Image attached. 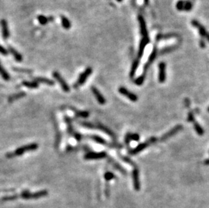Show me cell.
<instances>
[{"mask_svg":"<svg viewBox=\"0 0 209 208\" xmlns=\"http://www.w3.org/2000/svg\"><path fill=\"white\" fill-rule=\"evenodd\" d=\"M39 145L37 143H31L28 144L27 145H24V146L18 147L17 149H16L14 152L7 153L6 155V157L7 158H12L14 157H17V156H20L24 154L25 152H31V151H35L37 149Z\"/></svg>","mask_w":209,"mask_h":208,"instance_id":"obj_1","label":"cell"},{"mask_svg":"<svg viewBox=\"0 0 209 208\" xmlns=\"http://www.w3.org/2000/svg\"><path fill=\"white\" fill-rule=\"evenodd\" d=\"M157 140H158L157 138H156L155 137H152L150 138V139H148L146 141L142 143H140V145H138L136 147L134 148V149H131L129 151V154L132 155L138 154V153H140L141 152H142L143 150L146 149L148 147L150 146L151 145L155 143L157 141Z\"/></svg>","mask_w":209,"mask_h":208,"instance_id":"obj_2","label":"cell"},{"mask_svg":"<svg viewBox=\"0 0 209 208\" xmlns=\"http://www.w3.org/2000/svg\"><path fill=\"white\" fill-rule=\"evenodd\" d=\"M48 195V192L46 190H43V191H40L37 193H31L28 191H24L22 193L19 195L20 198H22L24 199H40L41 197H43Z\"/></svg>","mask_w":209,"mask_h":208,"instance_id":"obj_3","label":"cell"},{"mask_svg":"<svg viewBox=\"0 0 209 208\" xmlns=\"http://www.w3.org/2000/svg\"><path fill=\"white\" fill-rule=\"evenodd\" d=\"M91 73H92V68L90 67L87 68L86 69L82 74H80L77 81L76 82V83H75L74 85H73V87L75 88V89H77L78 87H79L81 85H83L85 82L86 80H87V78L91 74Z\"/></svg>","mask_w":209,"mask_h":208,"instance_id":"obj_4","label":"cell"},{"mask_svg":"<svg viewBox=\"0 0 209 208\" xmlns=\"http://www.w3.org/2000/svg\"><path fill=\"white\" fill-rule=\"evenodd\" d=\"M182 129H183V126L181 125V124L175 126L174 128H173L171 130H170L169 132H167L166 133L164 134L160 139V141L163 142V141H166V140H168L169 138H171L173 136H174V135H175L176 134L178 133V132L181 131Z\"/></svg>","mask_w":209,"mask_h":208,"instance_id":"obj_5","label":"cell"},{"mask_svg":"<svg viewBox=\"0 0 209 208\" xmlns=\"http://www.w3.org/2000/svg\"><path fill=\"white\" fill-rule=\"evenodd\" d=\"M107 156L105 152H90L86 153L84 156L85 160H101L104 159Z\"/></svg>","mask_w":209,"mask_h":208,"instance_id":"obj_6","label":"cell"},{"mask_svg":"<svg viewBox=\"0 0 209 208\" xmlns=\"http://www.w3.org/2000/svg\"><path fill=\"white\" fill-rule=\"evenodd\" d=\"M193 5L190 1L180 0L176 4V8L179 11H190L192 9Z\"/></svg>","mask_w":209,"mask_h":208,"instance_id":"obj_7","label":"cell"},{"mask_svg":"<svg viewBox=\"0 0 209 208\" xmlns=\"http://www.w3.org/2000/svg\"><path fill=\"white\" fill-rule=\"evenodd\" d=\"M52 75H53L54 78H55V79L57 80V81L60 83V85L62 87V90H63L64 92H70V87L68 85L66 82L65 81V80L61 77V75L58 72H54Z\"/></svg>","mask_w":209,"mask_h":208,"instance_id":"obj_8","label":"cell"},{"mask_svg":"<svg viewBox=\"0 0 209 208\" xmlns=\"http://www.w3.org/2000/svg\"><path fill=\"white\" fill-rule=\"evenodd\" d=\"M119 92L121 93V95L125 96L127 97L130 101H133V102H135L138 100L137 96L135 94V93L129 91V90H127L126 88L124 87H121L119 89Z\"/></svg>","mask_w":209,"mask_h":208,"instance_id":"obj_9","label":"cell"},{"mask_svg":"<svg viewBox=\"0 0 209 208\" xmlns=\"http://www.w3.org/2000/svg\"><path fill=\"white\" fill-rule=\"evenodd\" d=\"M132 178L135 190L139 191L140 189V171L138 168H134L132 171Z\"/></svg>","mask_w":209,"mask_h":208,"instance_id":"obj_10","label":"cell"},{"mask_svg":"<svg viewBox=\"0 0 209 208\" xmlns=\"http://www.w3.org/2000/svg\"><path fill=\"white\" fill-rule=\"evenodd\" d=\"M159 73H158V81L160 83H163L166 80V64L164 62H161L158 65Z\"/></svg>","mask_w":209,"mask_h":208,"instance_id":"obj_11","label":"cell"},{"mask_svg":"<svg viewBox=\"0 0 209 208\" xmlns=\"http://www.w3.org/2000/svg\"><path fill=\"white\" fill-rule=\"evenodd\" d=\"M192 24L193 26H194L195 27H196L198 28L201 36L205 37L206 39L209 41V34L206 32V30H205V28L202 25H201L199 22L196 21V20H192Z\"/></svg>","mask_w":209,"mask_h":208,"instance_id":"obj_12","label":"cell"},{"mask_svg":"<svg viewBox=\"0 0 209 208\" xmlns=\"http://www.w3.org/2000/svg\"><path fill=\"white\" fill-rule=\"evenodd\" d=\"M149 41H150V39H149L148 36H147V37H143L142 41H141L140 44L139 51H138V54H137V59H140L143 56V51H144V49L146 48V46L147 45V44L149 43Z\"/></svg>","mask_w":209,"mask_h":208,"instance_id":"obj_13","label":"cell"},{"mask_svg":"<svg viewBox=\"0 0 209 208\" xmlns=\"http://www.w3.org/2000/svg\"><path fill=\"white\" fill-rule=\"evenodd\" d=\"M91 91H92L93 94L95 96V97L96 98V100H97L99 103L101 104V105H104V104L106 103L105 98H104L102 94L97 88L95 87H91Z\"/></svg>","mask_w":209,"mask_h":208,"instance_id":"obj_14","label":"cell"},{"mask_svg":"<svg viewBox=\"0 0 209 208\" xmlns=\"http://www.w3.org/2000/svg\"><path fill=\"white\" fill-rule=\"evenodd\" d=\"M1 27L3 37L4 39H7L10 37V32L8 30V27H7V22L6 20L3 19L1 20Z\"/></svg>","mask_w":209,"mask_h":208,"instance_id":"obj_15","label":"cell"},{"mask_svg":"<svg viewBox=\"0 0 209 208\" xmlns=\"http://www.w3.org/2000/svg\"><path fill=\"white\" fill-rule=\"evenodd\" d=\"M138 20H139V22H140L141 33H142L143 37H147L148 33H147V29H146V22L144 19H143V18L142 16H138Z\"/></svg>","mask_w":209,"mask_h":208,"instance_id":"obj_16","label":"cell"},{"mask_svg":"<svg viewBox=\"0 0 209 208\" xmlns=\"http://www.w3.org/2000/svg\"><path fill=\"white\" fill-rule=\"evenodd\" d=\"M140 140V135L137 133L131 134V133H127L126 136H125V142L127 145H129L130 144L131 141H138Z\"/></svg>","mask_w":209,"mask_h":208,"instance_id":"obj_17","label":"cell"},{"mask_svg":"<svg viewBox=\"0 0 209 208\" xmlns=\"http://www.w3.org/2000/svg\"><path fill=\"white\" fill-rule=\"evenodd\" d=\"M96 129H100L101 131H102L103 132H105L108 135H109L110 137L113 138V139H116V135L113 132H112L110 129H108V127L106 126H104L102 124H98V125H96Z\"/></svg>","mask_w":209,"mask_h":208,"instance_id":"obj_18","label":"cell"},{"mask_svg":"<svg viewBox=\"0 0 209 208\" xmlns=\"http://www.w3.org/2000/svg\"><path fill=\"white\" fill-rule=\"evenodd\" d=\"M34 81H35L37 83H43V84L48 85L49 86H53L55 85V82L53 81V80L46 79V78H43V77L34 78Z\"/></svg>","mask_w":209,"mask_h":208,"instance_id":"obj_19","label":"cell"},{"mask_svg":"<svg viewBox=\"0 0 209 208\" xmlns=\"http://www.w3.org/2000/svg\"><path fill=\"white\" fill-rule=\"evenodd\" d=\"M8 49H9V51H10V53L12 54L16 60L18 62H20L22 61V56L21 54L18 53V52L15 49L12 48V47L9 46Z\"/></svg>","mask_w":209,"mask_h":208,"instance_id":"obj_20","label":"cell"},{"mask_svg":"<svg viewBox=\"0 0 209 208\" xmlns=\"http://www.w3.org/2000/svg\"><path fill=\"white\" fill-rule=\"evenodd\" d=\"M139 64H140V59H135V60L134 62V63H133L131 68L130 74H129V76L131 78V79H133V78L134 77L135 72H136L137 70V68H138V66H139Z\"/></svg>","mask_w":209,"mask_h":208,"instance_id":"obj_21","label":"cell"},{"mask_svg":"<svg viewBox=\"0 0 209 208\" xmlns=\"http://www.w3.org/2000/svg\"><path fill=\"white\" fill-rule=\"evenodd\" d=\"M61 22H62V25L65 29L69 30L71 27V22H70V20L67 19L66 17L64 16H61Z\"/></svg>","mask_w":209,"mask_h":208,"instance_id":"obj_22","label":"cell"},{"mask_svg":"<svg viewBox=\"0 0 209 208\" xmlns=\"http://www.w3.org/2000/svg\"><path fill=\"white\" fill-rule=\"evenodd\" d=\"M72 110L75 111L76 116L78 117H81V118H86L90 116V113H89V111H80L76 110V109L74 108H72Z\"/></svg>","mask_w":209,"mask_h":208,"instance_id":"obj_23","label":"cell"},{"mask_svg":"<svg viewBox=\"0 0 209 208\" xmlns=\"http://www.w3.org/2000/svg\"><path fill=\"white\" fill-rule=\"evenodd\" d=\"M25 95H26V93L25 92H20V93H16V94H14L10 96V97H9L8 101L9 102H12V101L18 100V99L25 97Z\"/></svg>","mask_w":209,"mask_h":208,"instance_id":"obj_24","label":"cell"},{"mask_svg":"<svg viewBox=\"0 0 209 208\" xmlns=\"http://www.w3.org/2000/svg\"><path fill=\"white\" fill-rule=\"evenodd\" d=\"M0 75L4 80H9L10 79V76L7 73V71L4 68L2 65L0 63Z\"/></svg>","mask_w":209,"mask_h":208,"instance_id":"obj_25","label":"cell"},{"mask_svg":"<svg viewBox=\"0 0 209 208\" xmlns=\"http://www.w3.org/2000/svg\"><path fill=\"white\" fill-rule=\"evenodd\" d=\"M110 162L112 163V164L113 165V166L114 168H115L116 170H118L119 172H121L122 174H124V175H127V172L126 170H125V169L122 167L121 166H120L118 163L116 162L115 161H114L112 159V158H110Z\"/></svg>","mask_w":209,"mask_h":208,"instance_id":"obj_26","label":"cell"},{"mask_svg":"<svg viewBox=\"0 0 209 208\" xmlns=\"http://www.w3.org/2000/svg\"><path fill=\"white\" fill-rule=\"evenodd\" d=\"M22 85L27 87L29 89H37L39 87V84L35 81L34 82H28V81H24L22 82Z\"/></svg>","mask_w":209,"mask_h":208,"instance_id":"obj_27","label":"cell"},{"mask_svg":"<svg viewBox=\"0 0 209 208\" xmlns=\"http://www.w3.org/2000/svg\"><path fill=\"white\" fill-rule=\"evenodd\" d=\"M194 126L196 132H197V134L198 135H203L205 133V131H204L203 129L202 128V126L200 125L199 123H198L197 122H194Z\"/></svg>","mask_w":209,"mask_h":208,"instance_id":"obj_28","label":"cell"},{"mask_svg":"<svg viewBox=\"0 0 209 208\" xmlns=\"http://www.w3.org/2000/svg\"><path fill=\"white\" fill-rule=\"evenodd\" d=\"M119 157H121V159L122 161H124L125 162H126V163H129V165L132 166H134V168H136V167H137L136 165H135V163L133 162V161H132L131 160V159H129V158L128 157H126V156H122V155H121V154H119Z\"/></svg>","mask_w":209,"mask_h":208,"instance_id":"obj_29","label":"cell"},{"mask_svg":"<svg viewBox=\"0 0 209 208\" xmlns=\"http://www.w3.org/2000/svg\"><path fill=\"white\" fill-rule=\"evenodd\" d=\"M37 20H38L39 22H40L41 25H47L49 21L48 18H47L46 16H43V15L39 16L37 17Z\"/></svg>","mask_w":209,"mask_h":208,"instance_id":"obj_30","label":"cell"},{"mask_svg":"<svg viewBox=\"0 0 209 208\" xmlns=\"http://www.w3.org/2000/svg\"><path fill=\"white\" fill-rule=\"evenodd\" d=\"M145 77H146L145 76H143V75H142V76H140L138 78H137V79L135 80V83L137 85H138V86L142 85L143 83V82H144Z\"/></svg>","mask_w":209,"mask_h":208,"instance_id":"obj_31","label":"cell"},{"mask_svg":"<svg viewBox=\"0 0 209 208\" xmlns=\"http://www.w3.org/2000/svg\"><path fill=\"white\" fill-rule=\"evenodd\" d=\"M114 178V175L110 172H107L104 175V178L106 181H110Z\"/></svg>","mask_w":209,"mask_h":208,"instance_id":"obj_32","label":"cell"},{"mask_svg":"<svg viewBox=\"0 0 209 208\" xmlns=\"http://www.w3.org/2000/svg\"><path fill=\"white\" fill-rule=\"evenodd\" d=\"M81 124L83 126L85 127V128H88V129H96V126H94L93 124H91V123H86V122H84V123H82Z\"/></svg>","mask_w":209,"mask_h":208,"instance_id":"obj_33","label":"cell"},{"mask_svg":"<svg viewBox=\"0 0 209 208\" xmlns=\"http://www.w3.org/2000/svg\"><path fill=\"white\" fill-rule=\"evenodd\" d=\"M187 120L188 122H190V123H194V122H195L194 114H193L192 111H190V112H189V114H188Z\"/></svg>","mask_w":209,"mask_h":208,"instance_id":"obj_34","label":"cell"},{"mask_svg":"<svg viewBox=\"0 0 209 208\" xmlns=\"http://www.w3.org/2000/svg\"><path fill=\"white\" fill-rule=\"evenodd\" d=\"M0 53L6 56V55H7V53H8V51H7V49H5L4 47L0 45Z\"/></svg>","mask_w":209,"mask_h":208,"instance_id":"obj_35","label":"cell"},{"mask_svg":"<svg viewBox=\"0 0 209 208\" xmlns=\"http://www.w3.org/2000/svg\"><path fill=\"white\" fill-rule=\"evenodd\" d=\"M13 70L15 71H18V72H22V71H24L25 73H28L27 72H30L29 71H27V70H22V69H18V68H13Z\"/></svg>","mask_w":209,"mask_h":208,"instance_id":"obj_36","label":"cell"},{"mask_svg":"<svg viewBox=\"0 0 209 208\" xmlns=\"http://www.w3.org/2000/svg\"><path fill=\"white\" fill-rule=\"evenodd\" d=\"M185 105H186L187 107H189L190 106V100L189 99H185Z\"/></svg>","mask_w":209,"mask_h":208,"instance_id":"obj_37","label":"cell"},{"mask_svg":"<svg viewBox=\"0 0 209 208\" xmlns=\"http://www.w3.org/2000/svg\"><path fill=\"white\" fill-rule=\"evenodd\" d=\"M204 163H205V165H206V166H209V159L206 160L205 161V162H204Z\"/></svg>","mask_w":209,"mask_h":208,"instance_id":"obj_38","label":"cell"},{"mask_svg":"<svg viewBox=\"0 0 209 208\" xmlns=\"http://www.w3.org/2000/svg\"><path fill=\"white\" fill-rule=\"evenodd\" d=\"M144 1H145L146 4H148V0H144Z\"/></svg>","mask_w":209,"mask_h":208,"instance_id":"obj_39","label":"cell"},{"mask_svg":"<svg viewBox=\"0 0 209 208\" xmlns=\"http://www.w3.org/2000/svg\"><path fill=\"white\" fill-rule=\"evenodd\" d=\"M117 1H121L122 0H117Z\"/></svg>","mask_w":209,"mask_h":208,"instance_id":"obj_40","label":"cell"},{"mask_svg":"<svg viewBox=\"0 0 209 208\" xmlns=\"http://www.w3.org/2000/svg\"><path fill=\"white\" fill-rule=\"evenodd\" d=\"M208 111L209 112V107H208Z\"/></svg>","mask_w":209,"mask_h":208,"instance_id":"obj_41","label":"cell"}]
</instances>
